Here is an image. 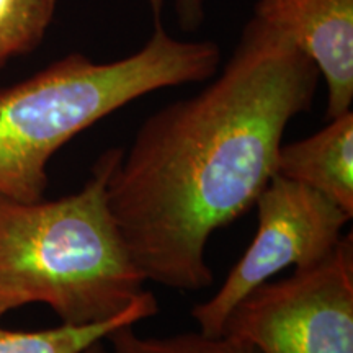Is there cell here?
I'll return each instance as SVG.
<instances>
[{
  "label": "cell",
  "instance_id": "1",
  "mask_svg": "<svg viewBox=\"0 0 353 353\" xmlns=\"http://www.w3.org/2000/svg\"><path fill=\"white\" fill-rule=\"evenodd\" d=\"M319 79L283 33L252 17L216 81L141 125L110 175L108 205L145 280L176 291L213 283L210 237L255 205Z\"/></svg>",
  "mask_w": 353,
  "mask_h": 353
},
{
  "label": "cell",
  "instance_id": "2",
  "mask_svg": "<svg viewBox=\"0 0 353 353\" xmlns=\"http://www.w3.org/2000/svg\"><path fill=\"white\" fill-rule=\"evenodd\" d=\"M121 156V148L101 152L72 195L30 203L0 196V316L33 303L65 325L157 314L110 211L108 179Z\"/></svg>",
  "mask_w": 353,
  "mask_h": 353
},
{
  "label": "cell",
  "instance_id": "3",
  "mask_svg": "<svg viewBox=\"0 0 353 353\" xmlns=\"http://www.w3.org/2000/svg\"><path fill=\"white\" fill-rule=\"evenodd\" d=\"M223 334L260 353H353L352 232L321 262L247 294Z\"/></svg>",
  "mask_w": 353,
  "mask_h": 353
},
{
  "label": "cell",
  "instance_id": "4",
  "mask_svg": "<svg viewBox=\"0 0 353 353\" xmlns=\"http://www.w3.org/2000/svg\"><path fill=\"white\" fill-rule=\"evenodd\" d=\"M254 206L259 226L250 245L213 296L192 309L198 330L206 335L223 334L234 307L276 273L327 257L352 219L327 196L276 174Z\"/></svg>",
  "mask_w": 353,
  "mask_h": 353
},
{
  "label": "cell",
  "instance_id": "5",
  "mask_svg": "<svg viewBox=\"0 0 353 353\" xmlns=\"http://www.w3.org/2000/svg\"><path fill=\"white\" fill-rule=\"evenodd\" d=\"M254 17L290 39L327 85L325 118L353 103V0H259Z\"/></svg>",
  "mask_w": 353,
  "mask_h": 353
},
{
  "label": "cell",
  "instance_id": "6",
  "mask_svg": "<svg viewBox=\"0 0 353 353\" xmlns=\"http://www.w3.org/2000/svg\"><path fill=\"white\" fill-rule=\"evenodd\" d=\"M276 175L316 190L353 216V113L296 143L281 144Z\"/></svg>",
  "mask_w": 353,
  "mask_h": 353
},
{
  "label": "cell",
  "instance_id": "7",
  "mask_svg": "<svg viewBox=\"0 0 353 353\" xmlns=\"http://www.w3.org/2000/svg\"><path fill=\"white\" fill-rule=\"evenodd\" d=\"M3 316H0L2 321ZM143 319L128 316L123 319L94 325H65L43 330H10L0 324V353H81L92 343L103 341L114 329L136 325Z\"/></svg>",
  "mask_w": 353,
  "mask_h": 353
},
{
  "label": "cell",
  "instance_id": "8",
  "mask_svg": "<svg viewBox=\"0 0 353 353\" xmlns=\"http://www.w3.org/2000/svg\"><path fill=\"white\" fill-rule=\"evenodd\" d=\"M112 353H260L254 345L229 334L183 332L169 337H141L134 325L114 329L105 337Z\"/></svg>",
  "mask_w": 353,
  "mask_h": 353
},
{
  "label": "cell",
  "instance_id": "9",
  "mask_svg": "<svg viewBox=\"0 0 353 353\" xmlns=\"http://www.w3.org/2000/svg\"><path fill=\"white\" fill-rule=\"evenodd\" d=\"M56 7L57 0H0V68L37 50Z\"/></svg>",
  "mask_w": 353,
  "mask_h": 353
},
{
  "label": "cell",
  "instance_id": "10",
  "mask_svg": "<svg viewBox=\"0 0 353 353\" xmlns=\"http://www.w3.org/2000/svg\"><path fill=\"white\" fill-rule=\"evenodd\" d=\"M180 26L185 32H195L205 19V0H175Z\"/></svg>",
  "mask_w": 353,
  "mask_h": 353
},
{
  "label": "cell",
  "instance_id": "11",
  "mask_svg": "<svg viewBox=\"0 0 353 353\" xmlns=\"http://www.w3.org/2000/svg\"><path fill=\"white\" fill-rule=\"evenodd\" d=\"M81 353H112V352H110L107 342H105V339H103V341H99V342L92 343V345H88L85 350H82Z\"/></svg>",
  "mask_w": 353,
  "mask_h": 353
}]
</instances>
